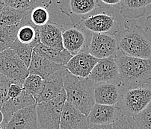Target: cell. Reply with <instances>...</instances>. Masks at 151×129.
Instances as JSON below:
<instances>
[{
	"label": "cell",
	"instance_id": "1",
	"mask_svg": "<svg viewBox=\"0 0 151 129\" xmlns=\"http://www.w3.org/2000/svg\"><path fill=\"white\" fill-rule=\"evenodd\" d=\"M119 49L129 57L151 59V35L135 20L125 19L124 29L114 35Z\"/></svg>",
	"mask_w": 151,
	"mask_h": 129
},
{
	"label": "cell",
	"instance_id": "2",
	"mask_svg": "<svg viewBox=\"0 0 151 129\" xmlns=\"http://www.w3.org/2000/svg\"><path fill=\"white\" fill-rule=\"evenodd\" d=\"M119 70L120 85L126 90L151 84V59L126 55L120 49L114 56Z\"/></svg>",
	"mask_w": 151,
	"mask_h": 129
},
{
	"label": "cell",
	"instance_id": "3",
	"mask_svg": "<svg viewBox=\"0 0 151 129\" xmlns=\"http://www.w3.org/2000/svg\"><path fill=\"white\" fill-rule=\"evenodd\" d=\"M120 5L108 6L97 0V8L90 14L79 16V25L88 31L96 34L114 35L121 30Z\"/></svg>",
	"mask_w": 151,
	"mask_h": 129
},
{
	"label": "cell",
	"instance_id": "4",
	"mask_svg": "<svg viewBox=\"0 0 151 129\" xmlns=\"http://www.w3.org/2000/svg\"><path fill=\"white\" fill-rule=\"evenodd\" d=\"M94 85L88 78H79L70 73L66 69L64 70V87L67 101L86 116L95 105Z\"/></svg>",
	"mask_w": 151,
	"mask_h": 129
},
{
	"label": "cell",
	"instance_id": "5",
	"mask_svg": "<svg viewBox=\"0 0 151 129\" xmlns=\"http://www.w3.org/2000/svg\"><path fill=\"white\" fill-rule=\"evenodd\" d=\"M150 103L151 84H147L135 89L126 90L123 87L119 101L114 107L123 114L134 117Z\"/></svg>",
	"mask_w": 151,
	"mask_h": 129
},
{
	"label": "cell",
	"instance_id": "6",
	"mask_svg": "<svg viewBox=\"0 0 151 129\" xmlns=\"http://www.w3.org/2000/svg\"><path fill=\"white\" fill-rule=\"evenodd\" d=\"M66 101L64 91L55 99L36 105L39 129H59L61 113Z\"/></svg>",
	"mask_w": 151,
	"mask_h": 129
},
{
	"label": "cell",
	"instance_id": "7",
	"mask_svg": "<svg viewBox=\"0 0 151 129\" xmlns=\"http://www.w3.org/2000/svg\"><path fill=\"white\" fill-rule=\"evenodd\" d=\"M92 33L80 25L69 26L62 29L64 48L73 56L81 52H88Z\"/></svg>",
	"mask_w": 151,
	"mask_h": 129
},
{
	"label": "cell",
	"instance_id": "8",
	"mask_svg": "<svg viewBox=\"0 0 151 129\" xmlns=\"http://www.w3.org/2000/svg\"><path fill=\"white\" fill-rule=\"evenodd\" d=\"M0 74L23 85L29 72L28 67L16 53L8 49L0 53Z\"/></svg>",
	"mask_w": 151,
	"mask_h": 129
},
{
	"label": "cell",
	"instance_id": "9",
	"mask_svg": "<svg viewBox=\"0 0 151 129\" xmlns=\"http://www.w3.org/2000/svg\"><path fill=\"white\" fill-rule=\"evenodd\" d=\"M118 49L117 40L113 35L93 33L88 52L96 59L103 60L114 57Z\"/></svg>",
	"mask_w": 151,
	"mask_h": 129
},
{
	"label": "cell",
	"instance_id": "10",
	"mask_svg": "<svg viewBox=\"0 0 151 129\" xmlns=\"http://www.w3.org/2000/svg\"><path fill=\"white\" fill-rule=\"evenodd\" d=\"M94 84H120L119 70L114 57L100 60L88 76Z\"/></svg>",
	"mask_w": 151,
	"mask_h": 129
},
{
	"label": "cell",
	"instance_id": "11",
	"mask_svg": "<svg viewBox=\"0 0 151 129\" xmlns=\"http://www.w3.org/2000/svg\"><path fill=\"white\" fill-rule=\"evenodd\" d=\"M99 61L88 52H81L73 56L65 67L72 75L87 78Z\"/></svg>",
	"mask_w": 151,
	"mask_h": 129
},
{
	"label": "cell",
	"instance_id": "12",
	"mask_svg": "<svg viewBox=\"0 0 151 129\" xmlns=\"http://www.w3.org/2000/svg\"><path fill=\"white\" fill-rule=\"evenodd\" d=\"M36 105L16 112L7 124H2L5 129H39Z\"/></svg>",
	"mask_w": 151,
	"mask_h": 129
},
{
	"label": "cell",
	"instance_id": "13",
	"mask_svg": "<svg viewBox=\"0 0 151 129\" xmlns=\"http://www.w3.org/2000/svg\"><path fill=\"white\" fill-rule=\"evenodd\" d=\"M88 117L66 101L63 108L59 129H88Z\"/></svg>",
	"mask_w": 151,
	"mask_h": 129
},
{
	"label": "cell",
	"instance_id": "14",
	"mask_svg": "<svg viewBox=\"0 0 151 129\" xmlns=\"http://www.w3.org/2000/svg\"><path fill=\"white\" fill-rule=\"evenodd\" d=\"M122 89V86L120 84H95V104L114 106L119 101Z\"/></svg>",
	"mask_w": 151,
	"mask_h": 129
},
{
	"label": "cell",
	"instance_id": "15",
	"mask_svg": "<svg viewBox=\"0 0 151 129\" xmlns=\"http://www.w3.org/2000/svg\"><path fill=\"white\" fill-rule=\"evenodd\" d=\"M65 69L53 73L44 80L43 90L37 99V104L52 100L65 91L64 87V72Z\"/></svg>",
	"mask_w": 151,
	"mask_h": 129
},
{
	"label": "cell",
	"instance_id": "16",
	"mask_svg": "<svg viewBox=\"0 0 151 129\" xmlns=\"http://www.w3.org/2000/svg\"><path fill=\"white\" fill-rule=\"evenodd\" d=\"M64 68H66L64 65L55 64L33 52L28 72L29 75H38L45 80L53 73Z\"/></svg>",
	"mask_w": 151,
	"mask_h": 129
},
{
	"label": "cell",
	"instance_id": "17",
	"mask_svg": "<svg viewBox=\"0 0 151 129\" xmlns=\"http://www.w3.org/2000/svg\"><path fill=\"white\" fill-rule=\"evenodd\" d=\"M36 104L37 103L34 97L29 94L24 90L18 97L7 99L0 108L4 116V122L2 124H7L13 115L18 110Z\"/></svg>",
	"mask_w": 151,
	"mask_h": 129
},
{
	"label": "cell",
	"instance_id": "18",
	"mask_svg": "<svg viewBox=\"0 0 151 129\" xmlns=\"http://www.w3.org/2000/svg\"><path fill=\"white\" fill-rule=\"evenodd\" d=\"M30 11H27L23 19L19 22V29L17 39L23 44L31 45L35 48L40 43V27L35 26L30 19Z\"/></svg>",
	"mask_w": 151,
	"mask_h": 129
},
{
	"label": "cell",
	"instance_id": "19",
	"mask_svg": "<svg viewBox=\"0 0 151 129\" xmlns=\"http://www.w3.org/2000/svg\"><path fill=\"white\" fill-rule=\"evenodd\" d=\"M40 43L44 46L62 51L63 46L62 29L57 25L48 22L47 24L40 27Z\"/></svg>",
	"mask_w": 151,
	"mask_h": 129
},
{
	"label": "cell",
	"instance_id": "20",
	"mask_svg": "<svg viewBox=\"0 0 151 129\" xmlns=\"http://www.w3.org/2000/svg\"><path fill=\"white\" fill-rule=\"evenodd\" d=\"M117 108L114 106L95 104L87 116L89 126L109 125L114 122Z\"/></svg>",
	"mask_w": 151,
	"mask_h": 129
},
{
	"label": "cell",
	"instance_id": "21",
	"mask_svg": "<svg viewBox=\"0 0 151 129\" xmlns=\"http://www.w3.org/2000/svg\"><path fill=\"white\" fill-rule=\"evenodd\" d=\"M151 4L150 0H124L120 2V14L129 20L142 17L146 12L147 7Z\"/></svg>",
	"mask_w": 151,
	"mask_h": 129
},
{
	"label": "cell",
	"instance_id": "22",
	"mask_svg": "<svg viewBox=\"0 0 151 129\" xmlns=\"http://www.w3.org/2000/svg\"><path fill=\"white\" fill-rule=\"evenodd\" d=\"M34 52L37 53L38 55L44 57L52 62L64 66H66V64L69 62V61L73 57L72 54L69 52L67 51L65 49L62 51H58V50L47 47L41 43H39L37 46H35Z\"/></svg>",
	"mask_w": 151,
	"mask_h": 129
},
{
	"label": "cell",
	"instance_id": "23",
	"mask_svg": "<svg viewBox=\"0 0 151 129\" xmlns=\"http://www.w3.org/2000/svg\"><path fill=\"white\" fill-rule=\"evenodd\" d=\"M50 1H39L30 11L31 22L37 27L47 24L50 22V14L48 9Z\"/></svg>",
	"mask_w": 151,
	"mask_h": 129
},
{
	"label": "cell",
	"instance_id": "24",
	"mask_svg": "<svg viewBox=\"0 0 151 129\" xmlns=\"http://www.w3.org/2000/svg\"><path fill=\"white\" fill-rule=\"evenodd\" d=\"M69 8L76 16H87L97 8V0H70Z\"/></svg>",
	"mask_w": 151,
	"mask_h": 129
},
{
	"label": "cell",
	"instance_id": "25",
	"mask_svg": "<svg viewBox=\"0 0 151 129\" xmlns=\"http://www.w3.org/2000/svg\"><path fill=\"white\" fill-rule=\"evenodd\" d=\"M26 13L5 5L0 14V28L19 24L25 16Z\"/></svg>",
	"mask_w": 151,
	"mask_h": 129
},
{
	"label": "cell",
	"instance_id": "26",
	"mask_svg": "<svg viewBox=\"0 0 151 129\" xmlns=\"http://www.w3.org/2000/svg\"><path fill=\"white\" fill-rule=\"evenodd\" d=\"M19 24L0 28V53L12 48L17 36Z\"/></svg>",
	"mask_w": 151,
	"mask_h": 129
},
{
	"label": "cell",
	"instance_id": "27",
	"mask_svg": "<svg viewBox=\"0 0 151 129\" xmlns=\"http://www.w3.org/2000/svg\"><path fill=\"white\" fill-rule=\"evenodd\" d=\"M44 80L38 75H29L23 82V90L32 96L37 103L44 87Z\"/></svg>",
	"mask_w": 151,
	"mask_h": 129
},
{
	"label": "cell",
	"instance_id": "28",
	"mask_svg": "<svg viewBox=\"0 0 151 129\" xmlns=\"http://www.w3.org/2000/svg\"><path fill=\"white\" fill-rule=\"evenodd\" d=\"M11 49L16 53L17 55L19 57V59L29 68L32 54L34 52V47H32L31 45L23 44L20 43L17 39H16Z\"/></svg>",
	"mask_w": 151,
	"mask_h": 129
},
{
	"label": "cell",
	"instance_id": "29",
	"mask_svg": "<svg viewBox=\"0 0 151 129\" xmlns=\"http://www.w3.org/2000/svg\"><path fill=\"white\" fill-rule=\"evenodd\" d=\"M111 125L112 129H139L135 124L133 117L123 114L117 109L115 118Z\"/></svg>",
	"mask_w": 151,
	"mask_h": 129
},
{
	"label": "cell",
	"instance_id": "30",
	"mask_svg": "<svg viewBox=\"0 0 151 129\" xmlns=\"http://www.w3.org/2000/svg\"><path fill=\"white\" fill-rule=\"evenodd\" d=\"M133 120L139 129H151V103Z\"/></svg>",
	"mask_w": 151,
	"mask_h": 129
},
{
	"label": "cell",
	"instance_id": "31",
	"mask_svg": "<svg viewBox=\"0 0 151 129\" xmlns=\"http://www.w3.org/2000/svg\"><path fill=\"white\" fill-rule=\"evenodd\" d=\"M5 5L21 12L31 11L37 4V0H4Z\"/></svg>",
	"mask_w": 151,
	"mask_h": 129
},
{
	"label": "cell",
	"instance_id": "32",
	"mask_svg": "<svg viewBox=\"0 0 151 129\" xmlns=\"http://www.w3.org/2000/svg\"><path fill=\"white\" fill-rule=\"evenodd\" d=\"M13 82H14V81L8 78L2 74H0V94H1V97H2L3 103L8 99V89H9L10 85H12Z\"/></svg>",
	"mask_w": 151,
	"mask_h": 129
},
{
	"label": "cell",
	"instance_id": "33",
	"mask_svg": "<svg viewBox=\"0 0 151 129\" xmlns=\"http://www.w3.org/2000/svg\"><path fill=\"white\" fill-rule=\"evenodd\" d=\"M23 91V84L14 81V82H13L9 87V89H8V99H15V98L18 97V96L22 93Z\"/></svg>",
	"mask_w": 151,
	"mask_h": 129
},
{
	"label": "cell",
	"instance_id": "34",
	"mask_svg": "<svg viewBox=\"0 0 151 129\" xmlns=\"http://www.w3.org/2000/svg\"><path fill=\"white\" fill-rule=\"evenodd\" d=\"M103 4L108 6H116L119 5L121 1L120 0H102Z\"/></svg>",
	"mask_w": 151,
	"mask_h": 129
},
{
	"label": "cell",
	"instance_id": "35",
	"mask_svg": "<svg viewBox=\"0 0 151 129\" xmlns=\"http://www.w3.org/2000/svg\"><path fill=\"white\" fill-rule=\"evenodd\" d=\"M88 129H112L111 124L103 125H91L89 126Z\"/></svg>",
	"mask_w": 151,
	"mask_h": 129
},
{
	"label": "cell",
	"instance_id": "36",
	"mask_svg": "<svg viewBox=\"0 0 151 129\" xmlns=\"http://www.w3.org/2000/svg\"><path fill=\"white\" fill-rule=\"evenodd\" d=\"M145 26L146 28V30L148 32H150V34L151 35V14L149 15L145 19Z\"/></svg>",
	"mask_w": 151,
	"mask_h": 129
},
{
	"label": "cell",
	"instance_id": "37",
	"mask_svg": "<svg viewBox=\"0 0 151 129\" xmlns=\"http://www.w3.org/2000/svg\"><path fill=\"white\" fill-rule=\"evenodd\" d=\"M5 2H4V0H0V14L2 12V9H3L4 6H5Z\"/></svg>",
	"mask_w": 151,
	"mask_h": 129
},
{
	"label": "cell",
	"instance_id": "38",
	"mask_svg": "<svg viewBox=\"0 0 151 129\" xmlns=\"http://www.w3.org/2000/svg\"><path fill=\"white\" fill-rule=\"evenodd\" d=\"M4 122V116H3V114H2V111L0 110V125H2V123H3Z\"/></svg>",
	"mask_w": 151,
	"mask_h": 129
},
{
	"label": "cell",
	"instance_id": "39",
	"mask_svg": "<svg viewBox=\"0 0 151 129\" xmlns=\"http://www.w3.org/2000/svg\"><path fill=\"white\" fill-rule=\"evenodd\" d=\"M3 105V102L2 100V97H1V94H0V108L2 107V105Z\"/></svg>",
	"mask_w": 151,
	"mask_h": 129
},
{
	"label": "cell",
	"instance_id": "40",
	"mask_svg": "<svg viewBox=\"0 0 151 129\" xmlns=\"http://www.w3.org/2000/svg\"><path fill=\"white\" fill-rule=\"evenodd\" d=\"M0 129H4L3 126H2V125H0Z\"/></svg>",
	"mask_w": 151,
	"mask_h": 129
},
{
	"label": "cell",
	"instance_id": "41",
	"mask_svg": "<svg viewBox=\"0 0 151 129\" xmlns=\"http://www.w3.org/2000/svg\"><path fill=\"white\" fill-rule=\"evenodd\" d=\"M2 126H3V125H2ZM4 128V127H3ZM4 129H5V128H4Z\"/></svg>",
	"mask_w": 151,
	"mask_h": 129
}]
</instances>
